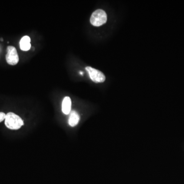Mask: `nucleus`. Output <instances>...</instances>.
I'll return each instance as SVG.
<instances>
[{
  "instance_id": "f257e3e1",
  "label": "nucleus",
  "mask_w": 184,
  "mask_h": 184,
  "mask_svg": "<svg viewBox=\"0 0 184 184\" xmlns=\"http://www.w3.org/2000/svg\"><path fill=\"white\" fill-rule=\"evenodd\" d=\"M5 124L7 128L11 130H18L24 125V121L18 115L15 113H7L5 120Z\"/></svg>"
},
{
  "instance_id": "f03ea898",
  "label": "nucleus",
  "mask_w": 184,
  "mask_h": 184,
  "mask_svg": "<svg viewBox=\"0 0 184 184\" xmlns=\"http://www.w3.org/2000/svg\"><path fill=\"white\" fill-rule=\"evenodd\" d=\"M107 21V15L104 10L97 9L92 15L90 22L92 25L96 27L100 26L106 23Z\"/></svg>"
},
{
  "instance_id": "7ed1b4c3",
  "label": "nucleus",
  "mask_w": 184,
  "mask_h": 184,
  "mask_svg": "<svg viewBox=\"0 0 184 184\" xmlns=\"http://www.w3.org/2000/svg\"><path fill=\"white\" fill-rule=\"evenodd\" d=\"M6 60L9 65L12 66H15L18 63L19 57L17 49L15 47L11 46L7 47Z\"/></svg>"
},
{
  "instance_id": "20e7f679",
  "label": "nucleus",
  "mask_w": 184,
  "mask_h": 184,
  "mask_svg": "<svg viewBox=\"0 0 184 184\" xmlns=\"http://www.w3.org/2000/svg\"><path fill=\"white\" fill-rule=\"evenodd\" d=\"M86 69L89 73L90 78L94 82H103L105 80V76L102 72L91 66H86Z\"/></svg>"
},
{
  "instance_id": "39448f33",
  "label": "nucleus",
  "mask_w": 184,
  "mask_h": 184,
  "mask_svg": "<svg viewBox=\"0 0 184 184\" xmlns=\"http://www.w3.org/2000/svg\"><path fill=\"white\" fill-rule=\"evenodd\" d=\"M80 118L79 115L76 111L71 110L69 114L68 123L70 126L75 127L78 124L80 121Z\"/></svg>"
},
{
  "instance_id": "423d86ee",
  "label": "nucleus",
  "mask_w": 184,
  "mask_h": 184,
  "mask_svg": "<svg viewBox=\"0 0 184 184\" xmlns=\"http://www.w3.org/2000/svg\"><path fill=\"white\" fill-rule=\"evenodd\" d=\"M71 99L69 97H65L62 102V111L65 115H69L71 111Z\"/></svg>"
},
{
  "instance_id": "0eeeda50",
  "label": "nucleus",
  "mask_w": 184,
  "mask_h": 184,
  "mask_svg": "<svg viewBox=\"0 0 184 184\" xmlns=\"http://www.w3.org/2000/svg\"><path fill=\"white\" fill-rule=\"evenodd\" d=\"M30 37L28 36H24L23 37L20 42V48L24 51H27L30 50L31 48Z\"/></svg>"
},
{
  "instance_id": "6e6552de",
  "label": "nucleus",
  "mask_w": 184,
  "mask_h": 184,
  "mask_svg": "<svg viewBox=\"0 0 184 184\" xmlns=\"http://www.w3.org/2000/svg\"><path fill=\"white\" fill-rule=\"evenodd\" d=\"M6 116V114H5V113L3 112H0V123L2 122V121H3L4 120H5Z\"/></svg>"
},
{
  "instance_id": "1a4fd4ad",
  "label": "nucleus",
  "mask_w": 184,
  "mask_h": 184,
  "mask_svg": "<svg viewBox=\"0 0 184 184\" xmlns=\"http://www.w3.org/2000/svg\"><path fill=\"white\" fill-rule=\"evenodd\" d=\"M1 41H3V38H1Z\"/></svg>"
}]
</instances>
